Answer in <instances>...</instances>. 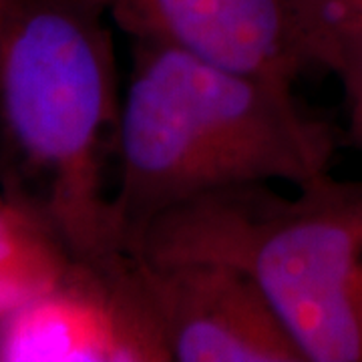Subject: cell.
<instances>
[{"label":"cell","mask_w":362,"mask_h":362,"mask_svg":"<svg viewBox=\"0 0 362 362\" xmlns=\"http://www.w3.org/2000/svg\"><path fill=\"white\" fill-rule=\"evenodd\" d=\"M133 42H159L294 83L306 69L288 0H90Z\"/></svg>","instance_id":"cell-6"},{"label":"cell","mask_w":362,"mask_h":362,"mask_svg":"<svg viewBox=\"0 0 362 362\" xmlns=\"http://www.w3.org/2000/svg\"><path fill=\"white\" fill-rule=\"evenodd\" d=\"M73 258L49 223L0 197V322L51 290Z\"/></svg>","instance_id":"cell-7"},{"label":"cell","mask_w":362,"mask_h":362,"mask_svg":"<svg viewBox=\"0 0 362 362\" xmlns=\"http://www.w3.org/2000/svg\"><path fill=\"white\" fill-rule=\"evenodd\" d=\"M292 87L180 47L133 42L113 194L125 250L197 195L274 180L302 187L328 175L334 129L308 115Z\"/></svg>","instance_id":"cell-1"},{"label":"cell","mask_w":362,"mask_h":362,"mask_svg":"<svg viewBox=\"0 0 362 362\" xmlns=\"http://www.w3.org/2000/svg\"><path fill=\"white\" fill-rule=\"evenodd\" d=\"M2 2H4V0H0V11H2Z\"/></svg>","instance_id":"cell-10"},{"label":"cell","mask_w":362,"mask_h":362,"mask_svg":"<svg viewBox=\"0 0 362 362\" xmlns=\"http://www.w3.org/2000/svg\"><path fill=\"white\" fill-rule=\"evenodd\" d=\"M121 105L101 8L90 0L2 2L6 197L49 223L75 258L125 250L107 192Z\"/></svg>","instance_id":"cell-2"},{"label":"cell","mask_w":362,"mask_h":362,"mask_svg":"<svg viewBox=\"0 0 362 362\" xmlns=\"http://www.w3.org/2000/svg\"><path fill=\"white\" fill-rule=\"evenodd\" d=\"M349 137L354 147L362 151V99L349 103Z\"/></svg>","instance_id":"cell-9"},{"label":"cell","mask_w":362,"mask_h":362,"mask_svg":"<svg viewBox=\"0 0 362 362\" xmlns=\"http://www.w3.org/2000/svg\"><path fill=\"white\" fill-rule=\"evenodd\" d=\"M133 252L153 264L216 262L247 274L306 362H362V181L330 173L294 197L240 183L149 223Z\"/></svg>","instance_id":"cell-3"},{"label":"cell","mask_w":362,"mask_h":362,"mask_svg":"<svg viewBox=\"0 0 362 362\" xmlns=\"http://www.w3.org/2000/svg\"><path fill=\"white\" fill-rule=\"evenodd\" d=\"M2 362H171L137 254L73 258L45 294L0 322Z\"/></svg>","instance_id":"cell-4"},{"label":"cell","mask_w":362,"mask_h":362,"mask_svg":"<svg viewBox=\"0 0 362 362\" xmlns=\"http://www.w3.org/2000/svg\"><path fill=\"white\" fill-rule=\"evenodd\" d=\"M143 262L171 362H306L264 290L242 270Z\"/></svg>","instance_id":"cell-5"},{"label":"cell","mask_w":362,"mask_h":362,"mask_svg":"<svg viewBox=\"0 0 362 362\" xmlns=\"http://www.w3.org/2000/svg\"><path fill=\"white\" fill-rule=\"evenodd\" d=\"M288 11L304 65L332 73L349 103L362 99V0H288Z\"/></svg>","instance_id":"cell-8"}]
</instances>
